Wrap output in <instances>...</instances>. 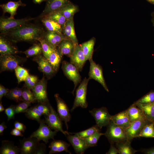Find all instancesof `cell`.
I'll return each instance as SVG.
<instances>
[{
    "label": "cell",
    "mask_w": 154,
    "mask_h": 154,
    "mask_svg": "<svg viewBox=\"0 0 154 154\" xmlns=\"http://www.w3.org/2000/svg\"><path fill=\"white\" fill-rule=\"evenodd\" d=\"M5 113L7 117V121L15 118V106L11 105L5 110Z\"/></svg>",
    "instance_id": "48"
},
{
    "label": "cell",
    "mask_w": 154,
    "mask_h": 154,
    "mask_svg": "<svg viewBox=\"0 0 154 154\" xmlns=\"http://www.w3.org/2000/svg\"><path fill=\"white\" fill-rule=\"evenodd\" d=\"M0 90L2 91L3 94V96H6L9 90L5 88L1 84H0Z\"/></svg>",
    "instance_id": "54"
},
{
    "label": "cell",
    "mask_w": 154,
    "mask_h": 154,
    "mask_svg": "<svg viewBox=\"0 0 154 154\" xmlns=\"http://www.w3.org/2000/svg\"><path fill=\"white\" fill-rule=\"evenodd\" d=\"M50 109V112L48 115L45 116L46 123L51 129L60 131L66 136L67 131H64L63 129L62 120L58 114L51 105Z\"/></svg>",
    "instance_id": "10"
},
{
    "label": "cell",
    "mask_w": 154,
    "mask_h": 154,
    "mask_svg": "<svg viewBox=\"0 0 154 154\" xmlns=\"http://www.w3.org/2000/svg\"><path fill=\"white\" fill-rule=\"evenodd\" d=\"M20 152V147L15 145L13 142L8 140L2 141L0 154H17Z\"/></svg>",
    "instance_id": "27"
},
{
    "label": "cell",
    "mask_w": 154,
    "mask_h": 154,
    "mask_svg": "<svg viewBox=\"0 0 154 154\" xmlns=\"http://www.w3.org/2000/svg\"><path fill=\"white\" fill-rule=\"evenodd\" d=\"M103 135H104V133L97 132L90 137L84 139L86 145L89 148L96 146L100 138Z\"/></svg>",
    "instance_id": "41"
},
{
    "label": "cell",
    "mask_w": 154,
    "mask_h": 154,
    "mask_svg": "<svg viewBox=\"0 0 154 154\" xmlns=\"http://www.w3.org/2000/svg\"><path fill=\"white\" fill-rule=\"evenodd\" d=\"M111 120L125 130L132 123L130 121L126 110L112 116Z\"/></svg>",
    "instance_id": "21"
},
{
    "label": "cell",
    "mask_w": 154,
    "mask_h": 154,
    "mask_svg": "<svg viewBox=\"0 0 154 154\" xmlns=\"http://www.w3.org/2000/svg\"><path fill=\"white\" fill-rule=\"evenodd\" d=\"M33 2L36 4H40L44 1H46V0H33Z\"/></svg>",
    "instance_id": "56"
},
{
    "label": "cell",
    "mask_w": 154,
    "mask_h": 154,
    "mask_svg": "<svg viewBox=\"0 0 154 154\" xmlns=\"http://www.w3.org/2000/svg\"><path fill=\"white\" fill-rule=\"evenodd\" d=\"M38 102H49L47 92V82L43 77L31 89Z\"/></svg>",
    "instance_id": "12"
},
{
    "label": "cell",
    "mask_w": 154,
    "mask_h": 154,
    "mask_svg": "<svg viewBox=\"0 0 154 154\" xmlns=\"http://www.w3.org/2000/svg\"><path fill=\"white\" fill-rule=\"evenodd\" d=\"M114 144H111L110 147L108 151L106 153V154H117L118 153V151L116 146Z\"/></svg>",
    "instance_id": "51"
},
{
    "label": "cell",
    "mask_w": 154,
    "mask_h": 154,
    "mask_svg": "<svg viewBox=\"0 0 154 154\" xmlns=\"http://www.w3.org/2000/svg\"><path fill=\"white\" fill-rule=\"evenodd\" d=\"M33 60L38 65V68L48 79L52 77L56 72L49 63L47 59L41 54L35 56Z\"/></svg>",
    "instance_id": "14"
},
{
    "label": "cell",
    "mask_w": 154,
    "mask_h": 154,
    "mask_svg": "<svg viewBox=\"0 0 154 154\" xmlns=\"http://www.w3.org/2000/svg\"><path fill=\"white\" fill-rule=\"evenodd\" d=\"M46 152V146L43 143H40L35 154H45Z\"/></svg>",
    "instance_id": "49"
},
{
    "label": "cell",
    "mask_w": 154,
    "mask_h": 154,
    "mask_svg": "<svg viewBox=\"0 0 154 154\" xmlns=\"http://www.w3.org/2000/svg\"><path fill=\"white\" fill-rule=\"evenodd\" d=\"M133 104L142 111L147 119L154 122V102L147 104Z\"/></svg>",
    "instance_id": "31"
},
{
    "label": "cell",
    "mask_w": 154,
    "mask_h": 154,
    "mask_svg": "<svg viewBox=\"0 0 154 154\" xmlns=\"http://www.w3.org/2000/svg\"><path fill=\"white\" fill-rule=\"evenodd\" d=\"M154 102V90H151L133 103L147 104Z\"/></svg>",
    "instance_id": "43"
},
{
    "label": "cell",
    "mask_w": 154,
    "mask_h": 154,
    "mask_svg": "<svg viewBox=\"0 0 154 154\" xmlns=\"http://www.w3.org/2000/svg\"><path fill=\"white\" fill-rule=\"evenodd\" d=\"M104 135L111 144L124 141L127 139L126 130L115 124L111 120Z\"/></svg>",
    "instance_id": "2"
},
{
    "label": "cell",
    "mask_w": 154,
    "mask_h": 154,
    "mask_svg": "<svg viewBox=\"0 0 154 154\" xmlns=\"http://www.w3.org/2000/svg\"><path fill=\"white\" fill-rule=\"evenodd\" d=\"M151 16L152 17V23L153 25L154 26V11L151 14Z\"/></svg>",
    "instance_id": "58"
},
{
    "label": "cell",
    "mask_w": 154,
    "mask_h": 154,
    "mask_svg": "<svg viewBox=\"0 0 154 154\" xmlns=\"http://www.w3.org/2000/svg\"><path fill=\"white\" fill-rule=\"evenodd\" d=\"M46 6L38 18H42L58 11L71 2L70 0H46Z\"/></svg>",
    "instance_id": "17"
},
{
    "label": "cell",
    "mask_w": 154,
    "mask_h": 154,
    "mask_svg": "<svg viewBox=\"0 0 154 154\" xmlns=\"http://www.w3.org/2000/svg\"><path fill=\"white\" fill-rule=\"evenodd\" d=\"M72 135L67 132L66 136L68 140L73 147L75 151L77 154H84L86 150L89 148L86 145L85 140L79 136L76 133Z\"/></svg>",
    "instance_id": "15"
},
{
    "label": "cell",
    "mask_w": 154,
    "mask_h": 154,
    "mask_svg": "<svg viewBox=\"0 0 154 154\" xmlns=\"http://www.w3.org/2000/svg\"><path fill=\"white\" fill-rule=\"evenodd\" d=\"M62 56L56 48L46 58L56 72L59 69Z\"/></svg>",
    "instance_id": "29"
},
{
    "label": "cell",
    "mask_w": 154,
    "mask_h": 154,
    "mask_svg": "<svg viewBox=\"0 0 154 154\" xmlns=\"http://www.w3.org/2000/svg\"><path fill=\"white\" fill-rule=\"evenodd\" d=\"M138 137L154 138V122L145 125L141 130Z\"/></svg>",
    "instance_id": "37"
},
{
    "label": "cell",
    "mask_w": 154,
    "mask_h": 154,
    "mask_svg": "<svg viewBox=\"0 0 154 154\" xmlns=\"http://www.w3.org/2000/svg\"><path fill=\"white\" fill-rule=\"evenodd\" d=\"M34 19L27 17L15 19L10 17L5 18L1 17L0 19V34L5 33L29 23Z\"/></svg>",
    "instance_id": "3"
},
{
    "label": "cell",
    "mask_w": 154,
    "mask_h": 154,
    "mask_svg": "<svg viewBox=\"0 0 154 154\" xmlns=\"http://www.w3.org/2000/svg\"><path fill=\"white\" fill-rule=\"evenodd\" d=\"M41 21L47 31L63 34L62 26L55 21L45 18H41Z\"/></svg>",
    "instance_id": "28"
},
{
    "label": "cell",
    "mask_w": 154,
    "mask_h": 154,
    "mask_svg": "<svg viewBox=\"0 0 154 154\" xmlns=\"http://www.w3.org/2000/svg\"><path fill=\"white\" fill-rule=\"evenodd\" d=\"M38 128L33 132L31 135L32 137H35L39 141L42 140L46 144L50 139H54V137L58 131H53L45 123L44 119H41Z\"/></svg>",
    "instance_id": "6"
},
{
    "label": "cell",
    "mask_w": 154,
    "mask_h": 154,
    "mask_svg": "<svg viewBox=\"0 0 154 154\" xmlns=\"http://www.w3.org/2000/svg\"><path fill=\"white\" fill-rule=\"evenodd\" d=\"M62 68L65 76L74 83V88L72 92L73 94L76 86L81 81L79 71L74 65L66 61L62 62Z\"/></svg>",
    "instance_id": "7"
},
{
    "label": "cell",
    "mask_w": 154,
    "mask_h": 154,
    "mask_svg": "<svg viewBox=\"0 0 154 154\" xmlns=\"http://www.w3.org/2000/svg\"><path fill=\"white\" fill-rule=\"evenodd\" d=\"M90 80L89 78L85 77L77 88L73 105L70 110L71 112L78 107L84 108H87L88 106L86 100L87 88Z\"/></svg>",
    "instance_id": "4"
},
{
    "label": "cell",
    "mask_w": 154,
    "mask_h": 154,
    "mask_svg": "<svg viewBox=\"0 0 154 154\" xmlns=\"http://www.w3.org/2000/svg\"><path fill=\"white\" fill-rule=\"evenodd\" d=\"M89 61L90 64L88 73L89 79H93L96 81L101 84L107 92H109V90L104 77L102 67L93 61L92 58Z\"/></svg>",
    "instance_id": "9"
},
{
    "label": "cell",
    "mask_w": 154,
    "mask_h": 154,
    "mask_svg": "<svg viewBox=\"0 0 154 154\" xmlns=\"http://www.w3.org/2000/svg\"><path fill=\"white\" fill-rule=\"evenodd\" d=\"M58 10L68 20L73 17L79 9L77 5L70 2Z\"/></svg>",
    "instance_id": "30"
},
{
    "label": "cell",
    "mask_w": 154,
    "mask_h": 154,
    "mask_svg": "<svg viewBox=\"0 0 154 154\" xmlns=\"http://www.w3.org/2000/svg\"><path fill=\"white\" fill-rule=\"evenodd\" d=\"M151 122L147 119H142L132 123L131 125L126 130L127 139L131 141L133 138L138 137L143 127Z\"/></svg>",
    "instance_id": "18"
},
{
    "label": "cell",
    "mask_w": 154,
    "mask_h": 154,
    "mask_svg": "<svg viewBox=\"0 0 154 154\" xmlns=\"http://www.w3.org/2000/svg\"><path fill=\"white\" fill-rule=\"evenodd\" d=\"M126 110L131 123L138 120L147 119L142 111L134 104Z\"/></svg>",
    "instance_id": "26"
},
{
    "label": "cell",
    "mask_w": 154,
    "mask_h": 154,
    "mask_svg": "<svg viewBox=\"0 0 154 154\" xmlns=\"http://www.w3.org/2000/svg\"><path fill=\"white\" fill-rule=\"evenodd\" d=\"M149 3L154 5V0H147Z\"/></svg>",
    "instance_id": "59"
},
{
    "label": "cell",
    "mask_w": 154,
    "mask_h": 154,
    "mask_svg": "<svg viewBox=\"0 0 154 154\" xmlns=\"http://www.w3.org/2000/svg\"><path fill=\"white\" fill-rule=\"evenodd\" d=\"M25 5V4L19 0L17 1H9L6 3L1 5L0 7L4 14L9 13L10 15V17L13 18L17 13L19 7Z\"/></svg>",
    "instance_id": "22"
},
{
    "label": "cell",
    "mask_w": 154,
    "mask_h": 154,
    "mask_svg": "<svg viewBox=\"0 0 154 154\" xmlns=\"http://www.w3.org/2000/svg\"><path fill=\"white\" fill-rule=\"evenodd\" d=\"M25 58L14 55H1L0 72L13 71L23 63Z\"/></svg>",
    "instance_id": "5"
},
{
    "label": "cell",
    "mask_w": 154,
    "mask_h": 154,
    "mask_svg": "<svg viewBox=\"0 0 154 154\" xmlns=\"http://www.w3.org/2000/svg\"><path fill=\"white\" fill-rule=\"evenodd\" d=\"M143 152L146 154H154V147L148 149H145L143 151Z\"/></svg>",
    "instance_id": "53"
},
{
    "label": "cell",
    "mask_w": 154,
    "mask_h": 154,
    "mask_svg": "<svg viewBox=\"0 0 154 154\" xmlns=\"http://www.w3.org/2000/svg\"><path fill=\"white\" fill-rule=\"evenodd\" d=\"M5 110L1 102L0 103V112H1Z\"/></svg>",
    "instance_id": "57"
},
{
    "label": "cell",
    "mask_w": 154,
    "mask_h": 154,
    "mask_svg": "<svg viewBox=\"0 0 154 154\" xmlns=\"http://www.w3.org/2000/svg\"><path fill=\"white\" fill-rule=\"evenodd\" d=\"M62 33L64 35L71 40L75 45L78 44L75 31L73 17L67 20L62 27Z\"/></svg>",
    "instance_id": "20"
},
{
    "label": "cell",
    "mask_w": 154,
    "mask_h": 154,
    "mask_svg": "<svg viewBox=\"0 0 154 154\" xmlns=\"http://www.w3.org/2000/svg\"><path fill=\"white\" fill-rule=\"evenodd\" d=\"M37 76L33 75H30L25 81L24 87L31 90L38 82Z\"/></svg>",
    "instance_id": "45"
},
{
    "label": "cell",
    "mask_w": 154,
    "mask_h": 154,
    "mask_svg": "<svg viewBox=\"0 0 154 154\" xmlns=\"http://www.w3.org/2000/svg\"><path fill=\"white\" fill-rule=\"evenodd\" d=\"M7 126L5 125L4 122H3L0 124V135H2L4 130L7 128Z\"/></svg>",
    "instance_id": "55"
},
{
    "label": "cell",
    "mask_w": 154,
    "mask_h": 154,
    "mask_svg": "<svg viewBox=\"0 0 154 154\" xmlns=\"http://www.w3.org/2000/svg\"><path fill=\"white\" fill-rule=\"evenodd\" d=\"M18 84L25 81L29 75L28 71L25 68L18 66L15 70Z\"/></svg>",
    "instance_id": "40"
},
{
    "label": "cell",
    "mask_w": 154,
    "mask_h": 154,
    "mask_svg": "<svg viewBox=\"0 0 154 154\" xmlns=\"http://www.w3.org/2000/svg\"><path fill=\"white\" fill-rule=\"evenodd\" d=\"M57 106V110L60 117L63 121L67 129H68V123L71 119V116L68 108L64 101L60 97L59 94H56L54 95Z\"/></svg>",
    "instance_id": "13"
},
{
    "label": "cell",
    "mask_w": 154,
    "mask_h": 154,
    "mask_svg": "<svg viewBox=\"0 0 154 154\" xmlns=\"http://www.w3.org/2000/svg\"><path fill=\"white\" fill-rule=\"evenodd\" d=\"M50 106L49 102H38L36 106L38 110L45 116H47L50 112Z\"/></svg>",
    "instance_id": "46"
},
{
    "label": "cell",
    "mask_w": 154,
    "mask_h": 154,
    "mask_svg": "<svg viewBox=\"0 0 154 154\" xmlns=\"http://www.w3.org/2000/svg\"><path fill=\"white\" fill-rule=\"evenodd\" d=\"M22 89V97L23 101L33 103L37 100L31 89L24 87Z\"/></svg>",
    "instance_id": "42"
},
{
    "label": "cell",
    "mask_w": 154,
    "mask_h": 154,
    "mask_svg": "<svg viewBox=\"0 0 154 154\" xmlns=\"http://www.w3.org/2000/svg\"><path fill=\"white\" fill-rule=\"evenodd\" d=\"M19 52L13 42L5 37L0 35V53L1 55H15Z\"/></svg>",
    "instance_id": "19"
},
{
    "label": "cell",
    "mask_w": 154,
    "mask_h": 154,
    "mask_svg": "<svg viewBox=\"0 0 154 154\" xmlns=\"http://www.w3.org/2000/svg\"><path fill=\"white\" fill-rule=\"evenodd\" d=\"M45 32L39 25L28 23L0 35L14 43L20 41L33 42L43 37Z\"/></svg>",
    "instance_id": "1"
},
{
    "label": "cell",
    "mask_w": 154,
    "mask_h": 154,
    "mask_svg": "<svg viewBox=\"0 0 154 154\" xmlns=\"http://www.w3.org/2000/svg\"><path fill=\"white\" fill-rule=\"evenodd\" d=\"M21 132L20 130L15 128L12 129L10 133L11 135L14 136L23 137V134Z\"/></svg>",
    "instance_id": "52"
},
{
    "label": "cell",
    "mask_w": 154,
    "mask_h": 154,
    "mask_svg": "<svg viewBox=\"0 0 154 154\" xmlns=\"http://www.w3.org/2000/svg\"><path fill=\"white\" fill-rule=\"evenodd\" d=\"M43 17L50 19L56 22L60 25L62 27V28L67 20L58 10L51 13Z\"/></svg>",
    "instance_id": "35"
},
{
    "label": "cell",
    "mask_w": 154,
    "mask_h": 154,
    "mask_svg": "<svg viewBox=\"0 0 154 154\" xmlns=\"http://www.w3.org/2000/svg\"><path fill=\"white\" fill-rule=\"evenodd\" d=\"M89 112L94 118L96 125L100 129L107 126L110 123L112 116L109 114L106 108H94Z\"/></svg>",
    "instance_id": "8"
},
{
    "label": "cell",
    "mask_w": 154,
    "mask_h": 154,
    "mask_svg": "<svg viewBox=\"0 0 154 154\" xmlns=\"http://www.w3.org/2000/svg\"><path fill=\"white\" fill-rule=\"evenodd\" d=\"M70 62L74 65L81 71L87 60L80 44L75 45L73 52L69 57Z\"/></svg>",
    "instance_id": "16"
},
{
    "label": "cell",
    "mask_w": 154,
    "mask_h": 154,
    "mask_svg": "<svg viewBox=\"0 0 154 154\" xmlns=\"http://www.w3.org/2000/svg\"><path fill=\"white\" fill-rule=\"evenodd\" d=\"M70 145L66 142L61 140H54L50 143L48 147L50 148L49 154L65 151L71 154L68 149Z\"/></svg>",
    "instance_id": "24"
},
{
    "label": "cell",
    "mask_w": 154,
    "mask_h": 154,
    "mask_svg": "<svg viewBox=\"0 0 154 154\" xmlns=\"http://www.w3.org/2000/svg\"><path fill=\"white\" fill-rule=\"evenodd\" d=\"M74 47V43L66 38L62 40L57 48L62 56L64 55L70 57L73 52Z\"/></svg>",
    "instance_id": "25"
},
{
    "label": "cell",
    "mask_w": 154,
    "mask_h": 154,
    "mask_svg": "<svg viewBox=\"0 0 154 154\" xmlns=\"http://www.w3.org/2000/svg\"><path fill=\"white\" fill-rule=\"evenodd\" d=\"M21 154H35L40 143V141L35 137L31 136L19 139Z\"/></svg>",
    "instance_id": "11"
},
{
    "label": "cell",
    "mask_w": 154,
    "mask_h": 154,
    "mask_svg": "<svg viewBox=\"0 0 154 154\" xmlns=\"http://www.w3.org/2000/svg\"><path fill=\"white\" fill-rule=\"evenodd\" d=\"M95 40V38L92 37L89 40L80 44L87 60H89L92 58Z\"/></svg>",
    "instance_id": "32"
},
{
    "label": "cell",
    "mask_w": 154,
    "mask_h": 154,
    "mask_svg": "<svg viewBox=\"0 0 154 154\" xmlns=\"http://www.w3.org/2000/svg\"><path fill=\"white\" fill-rule=\"evenodd\" d=\"M21 52L25 54L27 58L38 55L42 53L41 45L40 43H34L29 49Z\"/></svg>",
    "instance_id": "36"
},
{
    "label": "cell",
    "mask_w": 154,
    "mask_h": 154,
    "mask_svg": "<svg viewBox=\"0 0 154 154\" xmlns=\"http://www.w3.org/2000/svg\"><path fill=\"white\" fill-rule=\"evenodd\" d=\"M131 141L127 139L124 141L120 142L116 144L118 153L119 154H133L137 152L133 149L131 145Z\"/></svg>",
    "instance_id": "33"
},
{
    "label": "cell",
    "mask_w": 154,
    "mask_h": 154,
    "mask_svg": "<svg viewBox=\"0 0 154 154\" xmlns=\"http://www.w3.org/2000/svg\"><path fill=\"white\" fill-rule=\"evenodd\" d=\"M22 89L18 87L9 90L6 96L9 99L16 102L23 101L22 97Z\"/></svg>",
    "instance_id": "38"
},
{
    "label": "cell",
    "mask_w": 154,
    "mask_h": 154,
    "mask_svg": "<svg viewBox=\"0 0 154 154\" xmlns=\"http://www.w3.org/2000/svg\"><path fill=\"white\" fill-rule=\"evenodd\" d=\"M38 41L40 44L43 56L47 58L56 49L50 44L43 37L39 38Z\"/></svg>",
    "instance_id": "39"
},
{
    "label": "cell",
    "mask_w": 154,
    "mask_h": 154,
    "mask_svg": "<svg viewBox=\"0 0 154 154\" xmlns=\"http://www.w3.org/2000/svg\"><path fill=\"white\" fill-rule=\"evenodd\" d=\"M43 38L50 44L56 48L62 40L67 38L63 34L48 31H45Z\"/></svg>",
    "instance_id": "23"
},
{
    "label": "cell",
    "mask_w": 154,
    "mask_h": 154,
    "mask_svg": "<svg viewBox=\"0 0 154 154\" xmlns=\"http://www.w3.org/2000/svg\"><path fill=\"white\" fill-rule=\"evenodd\" d=\"M15 127L24 133L26 129V126L23 123L16 121L14 123Z\"/></svg>",
    "instance_id": "50"
},
{
    "label": "cell",
    "mask_w": 154,
    "mask_h": 154,
    "mask_svg": "<svg viewBox=\"0 0 154 154\" xmlns=\"http://www.w3.org/2000/svg\"><path fill=\"white\" fill-rule=\"evenodd\" d=\"M31 103L23 101L15 106V114L21 113L26 112L31 105Z\"/></svg>",
    "instance_id": "47"
},
{
    "label": "cell",
    "mask_w": 154,
    "mask_h": 154,
    "mask_svg": "<svg viewBox=\"0 0 154 154\" xmlns=\"http://www.w3.org/2000/svg\"><path fill=\"white\" fill-rule=\"evenodd\" d=\"M100 129L96 125H94L85 130L76 133L80 137L85 139L97 132H100Z\"/></svg>",
    "instance_id": "44"
},
{
    "label": "cell",
    "mask_w": 154,
    "mask_h": 154,
    "mask_svg": "<svg viewBox=\"0 0 154 154\" xmlns=\"http://www.w3.org/2000/svg\"><path fill=\"white\" fill-rule=\"evenodd\" d=\"M26 117L29 119L35 120L39 123L43 115L36 106L29 108L25 113Z\"/></svg>",
    "instance_id": "34"
}]
</instances>
